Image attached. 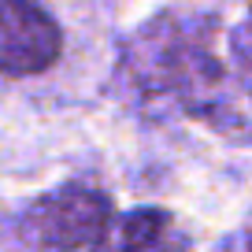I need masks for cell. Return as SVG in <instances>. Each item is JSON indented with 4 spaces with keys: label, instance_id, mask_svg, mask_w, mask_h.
<instances>
[{
    "label": "cell",
    "instance_id": "cell-3",
    "mask_svg": "<svg viewBox=\"0 0 252 252\" xmlns=\"http://www.w3.org/2000/svg\"><path fill=\"white\" fill-rule=\"evenodd\" d=\"M0 33H4V74L26 78L45 74L63 52V30L37 0H4L0 8Z\"/></svg>",
    "mask_w": 252,
    "mask_h": 252
},
{
    "label": "cell",
    "instance_id": "cell-5",
    "mask_svg": "<svg viewBox=\"0 0 252 252\" xmlns=\"http://www.w3.org/2000/svg\"><path fill=\"white\" fill-rule=\"evenodd\" d=\"M245 249H249V252H252V226H249V230H245Z\"/></svg>",
    "mask_w": 252,
    "mask_h": 252
},
{
    "label": "cell",
    "instance_id": "cell-1",
    "mask_svg": "<svg viewBox=\"0 0 252 252\" xmlns=\"http://www.w3.org/2000/svg\"><path fill=\"white\" fill-rule=\"evenodd\" d=\"M123 82L145 100H171L208 130L252 145V15L152 19L126 45Z\"/></svg>",
    "mask_w": 252,
    "mask_h": 252
},
{
    "label": "cell",
    "instance_id": "cell-4",
    "mask_svg": "<svg viewBox=\"0 0 252 252\" xmlns=\"http://www.w3.org/2000/svg\"><path fill=\"white\" fill-rule=\"evenodd\" d=\"M89 252H189V234L167 208H134L111 215Z\"/></svg>",
    "mask_w": 252,
    "mask_h": 252
},
{
    "label": "cell",
    "instance_id": "cell-2",
    "mask_svg": "<svg viewBox=\"0 0 252 252\" xmlns=\"http://www.w3.org/2000/svg\"><path fill=\"white\" fill-rule=\"evenodd\" d=\"M111 197L86 182L48 189L11 219V252H82L111 222Z\"/></svg>",
    "mask_w": 252,
    "mask_h": 252
}]
</instances>
